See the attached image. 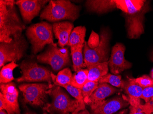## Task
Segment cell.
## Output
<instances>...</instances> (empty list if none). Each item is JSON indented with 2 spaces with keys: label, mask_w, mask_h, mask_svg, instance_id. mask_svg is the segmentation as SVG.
<instances>
[{
  "label": "cell",
  "mask_w": 153,
  "mask_h": 114,
  "mask_svg": "<svg viewBox=\"0 0 153 114\" xmlns=\"http://www.w3.org/2000/svg\"><path fill=\"white\" fill-rule=\"evenodd\" d=\"M13 0L0 1V42L10 43L22 35L25 26L20 19Z\"/></svg>",
  "instance_id": "6da1fadb"
},
{
  "label": "cell",
  "mask_w": 153,
  "mask_h": 114,
  "mask_svg": "<svg viewBox=\"0 0 153 114\" xmlns=\"http://www.w3.org/2000/svg\"><path fill=\"white\" fill-rule=\"evenodd\" d=\"M80 8L70 1H50L40 14V18L55 22L71 20L74 21L79 18Z\"/></svg>",
  "instance_id": "7a4b0ae2"
},
{
  "label": "cell",
  "mask_w": 153,
  "mask_h": 114,
  "mask_svg": "<svg viewBox=\"0 0 153 114\" xmlns=\"http://www.w3.org/2000/svg\"><path fill=\"white\" fill-rule=\"evenodd\" d=\"M52 31V26L46 22L32 25L27 28L26 36L31 44L33 54H37L47 44L57 46L53 41Z\"/></svg>",
  "instance_id": "3957f363"
},
{
  "label": "cell",
  "mask_w": 153,
  "mask_h": 114,
  "mask_svg": "<svg viewBox=\"0 0 153 114\" xmlns=\"http://www.w3.org/2000/svg\"><path fill=\"white\" fill-rule=\"evenodd\" d=\"M48 94L51 96L52 101L43 108L45 111L56 112L60 114H72L79 106L78 101L72 99L60 86L54 85L48 90Z\"/></svg>",
  "instance_id": "277c9868"
},
{
  "label": "cell",
  "mask_w": 153,
  "mask_h": 114,
  "mask_svg": "<svg viewBox=\"0 0 153 114\" xmlns=\"http://www.w3.org/2000/svg\"><path fill=\"white\" fill-rule=\"evenodd\" d=\"M27 43L23 35L13 38L8 43H0V67L2 68L8 62H16L24 56Z\"/></svg>",
  "instance_id": "5b68a950"
},
{
  "label": "cell",
  "mask_w": 153,
  "mask_h": 114,
  "mask_svg": "<svg viewBox=\"0 0 153 114\" xmlns=\"http://www.w3.org/2000/svg\"><path fill=\"white\" fill-rule=\"evenodd\" d=\"M109 41L110 34L107 31L103 30L100 34V44L96 48H90L87 42H85L83 54L86 67L90 65L108 61Z\"/></svg>",
  "instance_id": "8992f818"
},
{
  "label": "cell",
  "mask_w": 153,
  "mask_h": 114,
  "mask_svg": "<svg viewBox=\"0 0 153 114\" xmlns=\"http://www.w3.org/2000/svg\"><path fill=\"white\" fill-rule=\"evenodd\" d=\"M22 75L17 78L16 82H34L46 81L50 85L52 84L51 72L47 68L30 60H25L21 63Z\"/></svg>",
  "instance_id": "52a82bcc"
},
{
  "label": "cell",
  "mask_w": 153,
  "mask_h": 114,
  "mask_svg": "<svg viewBox=\"0 0 153 114\" xmlns=\"http://www.w3.org/2000/svg\"><path fill=\"white\" fill-rule=\"evenodd\" d=\"M55 85L48 84H23L19 89L23 93L24 102L35 106L44 107L46 106V98L48 90Z\"/></svg>",
  "instance_id": "ba28073f"
},
{
  "label": "cell",
  "mask_w": 153,
  "mask_h": 114,
  "mask_svg": "<svg viewBox=\"0 0 153 114\" xmlns=\"http://www.w3.org/2000/svg\"><path fill=\"white\" fill-rule=\"evenodd\" d=\"M37 59L39 62L50 65L55 71L63 68L70 61L67 48H59L51 45L48 46L44 53L38 55Z\"/></svg>",
  "instance_id": "9c48e42d"
},
{
  "label": "cell",
  "mask_w": 153,
  "mask_h": 114,
  "mask_svg": "<svg viewBox=\"0 0 153 114\" xmlns=\"http://www.w3.org/2000/svg\"><path fill=\"white\" fill-rule=\"evenodd\" d=\"M125 47L121 43L115 44L112 49L109 62L110 71L115 75L131 68V63L125 59Z\"/></svg>",
  "instance_id": "30bf717a"
},
{
  "label": "cell",
  "mask_w": 153,
  "mask_h": 114,
  "mask_svg": "<svg viewBox=\"0 0 153 114\" xmlns=\"http://www.w3.org/2000/svg\"><path fill=\"white\" fill-rule=\"evenodd\" d=\"M45 0H19L16 4L19 7L25 23H30L36 17L45 5L49 2Z\"/></svg>",
  "instance_id": "8fae6325"
},
{
  "label": "cell",
  "mask_w": 153,
  "mask_h": 114,
  "mask_svg": "<svg viewBox=\"0 0 153 114\" xmlns=\"http://www.w3.org/2000/svg\"><path fill=\"white\" fill-rule=\"evenodd\" d=\"M129 104L128 99L123 97L113 98L105 101L94 110H92L93 114H113L117 111L126 107Z\"/></svg>",
  "instance_id": "7c38bea8"
},
{
  "label": "cell",
  "mask_w": 153,
  "mask_h": 114,
  "mask_svg": "<svg viewBox=\"0 0 153 114\" xmlns=\"http://www.w3.org/2000/svg\"><path fill=\"white\" fill-rule=\"evenodd\" d=\"M118 91L115 87L107 83H99L98 87L93 93L87 104L90 106L91 111L94 110L105 101L106 98Z\"/></svg>",
  "instance_id": "4fadbf2b"
},
{
  "label": "cell",
  "mask_w": 153,
  "mask_h": 114,
  "mask_svg": "<svg viewBox=\"0 0 153 114\" xmlns=\"http://www.w3.org/2000/svg\"><path fill=\"white\" fill-rule=\"evenodd\" d=\"M1 92L14 114H20L18 102L19 93L14 83L1 84Z\"/></svg>",
  "instance_id": "5bb4252c"
},
{
  "label": "cell",
  "mask_w": 153,
  "mask_h": 114,
  "mask_svg": "<svg viewBox=\"0 0 153 114\" xmlns=\"http://www.w3.org/2000/svg\"><path fill=\"white\" fill-rule=\"evenodd\" d=\"M144 13L142 9L136 13L128 15L127 24L128 36L130 38H137L144 32L143 26Z\"/></svg>",
  "instance_id": "9a60e30c"
},
{
  "label": "cell",
  "mask_w": 153,
  "mask_h": 114,
  "mask_svg": "<svg viewBox=\"0 0 153 114\" xmlns=\"http://www.w3.org/2000/svg\"><path fill=\"white\" fill-rule=\"evenodd\" d=\"M128 80L124 81L122 88L128 95V101L131 106L137 108L141 104L140 99L143 88L134 82L133 79L128 77Z\"/></svg>",
  "instance_id": "2e32d148"
},
{
  "label": "cell",
  "mask_w": 153,
  "mask_h": 114,
  "mask_svg": "<svg viewBox=\"0 0 153 114\" xmlns=\"http://www.w3.org/2000/svg\"><path fill=\"white\" fill-rule=\"evenodd\" d=\"M52 27L55 37L58 40V45L60 48H64L68 43L74 25L69 22H60L53 24Z\"/></svg>",
  "instance_id": "e0dca14e"
},
{
  "label": "cell",
  "mask_w": 153,
  "mask_h": 114,
  "mask_svg": "<svg viewBox=\"0 0 153 114\" xmlns=\"http://www.w3.org/2000/svg\"><path fill=\"white\" fill-rule=\"evenodd\" d=\"M116 7L128 15L140 12L143 8L145 1L142 0H115Z\"/></svg>",
  "instance_id": "ac0fdd59"
},
{
  "label": "cell",
  "mask_w": 153,
  "mask_h": 114,
  "mask_svg": "<svg viewBox=\"0 0 153 114\" xmlns=\"http://www.w3.org/2000/svg\"><path fill=\"white\" fill-rule=\"evenodd\" d=\"M85 6L89 12L98 13H106L116 7L115 0H88Z\"/></svg>",
  "instance_id": "d6986e66"
},
{
  "label": "cell",
  "mask_w": 153,
  "mask_h": 114,
  "mask_svg": "<svg viewBox=\"0 0 153 114\" xmlns=\"http://www.w3.org/2000/svg\"><path fill=\"white\" fill-rule=\"evenodd\" d=\"M88 70V81L99 82L101 78L108 73L109 62L98 63L87 67Z\"/></svg>",
  "instance_id": "ffe728a7"
},
{
  "label": "cell",
  "mask_w": 153,
  "mask_h": 114,
  "mask_svg": "<svg viewBox=\"0 0 153 114\" xmlns=\"http://www.w3.org/2000/svg\"><path fill=\"white\" fill-rule=\"evenodd\" d=\"M86 32L85 26H78L74 28L69 37L68 45L72 47L85 45Z\"/></svg>",
  "instance_id": "44dd1931"
},
{
  "label": "cell",
  "mask_w": 153,
  "mask_h": 114,
  "mask_svg": "<svg viewBox=\"0 0 153 114\" xmlns=\"http://www.w3.org/2000/svg\"><path fill=\"white\" fill-rule=\"evenodd\" d=\"M84 45L71 47V56L73 62V68L76 72L86 67L84 61L82 49Z\"/></svg>",
  "instance_id": "7402d4cb"
},
{
  "label": "cell",
  "mask_w": 153,
  "mask_h": 114,
  "mask_svg": "<svg viewBox=\"0 0 153 114\" xmlns=\"http://www.w3.org/2000/svg\"><path fill=\"white\" fill-rule=\"evenodd\" d=\"M51 76L54 85L62 87L70 85L73 74L69 68H65L60 71L57 75H54L51 72Z\"/></svg>",
  "instance_id": "603a6c76"
},
{
  "label": "cell",
  "mask_w": 153,
  "mask_h": 114,
  "mask_svg": "<svg viewBox=\"0 0 153 114\" xmlns=\"http://www.w3.org/2000/svg\"><path fill=\"white\" fill-rule=\"evenodd\" d=\"M15 62H12L4 65L1 68L0 72V83L1 84H6L11 83L14 80L13 72L14 69L18 67Z\"/></svg>",
  "instance_id": "cb8c5ba5"
},
{
  "label": "cell",
  "mask_w": 153,
  "mask_h": 114,
  "mask_svg": "<svg viewBox=\"0 0 153 114\" xmlns=\"http://www.w3.org/2000/svg\"><path fill=\"white\" fill-rule=\"evenodd\" d=\"M88 70L87 69H79L73 75L70 85L78 89H82L85 84L88 82Z\"/></svg>",
  "instance_id": "d4e9b609"
},
{
  "label": "cell",
  "mask_w": 153,
  "mask_h": 114,
  "mask_svg": "<svg viewBox=\"0 0 153 114\" xmlns=\"http://www.w3.org/2000/svg\"><path fill=\"white\" fill-rule=\"evenodd\" d=\"M62 87L65 88L66 90L79 102V108L72 114H76L81 110L85 109V103L84 101L83 96H82L81 89L76 88L71 85H67L63 86Z\"/></svg>",
  "instance_id": "484cf974"
},
{
  "label": "cell",
  "mask_w": 153,
  "mask_h": 114,
  "mask_svg": "<svg viewBox=\"0 0 153 114\" xmlns=\"http://www.w3.org/2000/svg\"><path fill=\"white\" fill-rule=\"evenodd\" d=\"M99 83H108L111 86L122 88L123 85L124 81L122 80L121 75L107 74L100 79Z\"/></svg>",
  "instance_id": "4316f807"
},
{
  "label": "cell",
  "mask_w": 153,
  "mask_h": 114,
  "mask_svg": "<svg viewBox=\"0 0 153 114\" xmlns=\"http://www.w3.org/2000/svg\"><path fill=\"white\" fill-rule=\"evenodd\" d=\"M99 84V82L88 81L81 89L83 99L85 104H87L89 101V98L93 93L98 87Z\"/></svg>",
  "instance_id": "83f0119b"
},
{
  "label": "cell",
  "mask_w": 153,
  "mask_h": 114,
  "mask_svg": "<svg viewBox=\"0 0 153 114\" xmlns=\"http://www.w3.org/2000/svg\"><path fill=\"white\" fill-rule=\"evenodd\" d=\"M134 81L138 84L142 88L153 86V79L147 75H143L142 77L133 79Z\"/></svg>",
  "instance_id": "f1b7e54d"
},
{
  "label": "cell",
  "mask_w": 153,
  "mask_h": 114,
  "mask_svg": "<svg viewBox=\"0 0 153 114\" xmlns=\"http://www.w3.org/2000/svg\"><path fill=\"white\" fill-rule=\"evenodd\" d=\"M137 108L145 114H151L153 113V97L149 101L145 103L144 104H140Z\"/></svg>",
  "instance_id": "f546056e"
},
{
  "label": "cell",
  "mask_w": 153,
  "mask_h": 114,
  "mask_svg": "<svg viewBox=\"0 0 153 114\" xmlns=\"http://www.w3.org/2000/svg\"><path fill=\"white\" fill-rule=\"evenodd\" d=\"M100 43V39L99 35L94 32H92L89 40L87 42L88 46L91 49H94L98 46Z\"/></svg>",
  "instance_id": "4dcf8cb0"
},
{
  "label": "cell",
  "mask_w": 153,
  "mask_h": 114,
  "mask_svg": "<svg viewBox=\"0 0 153 114\" xmlns=\"http://www.w3.org/2000/svg\"><path fill=\"white\" fill-rule=\"evenodd\" d=\"M153 97V86L143 88L141 99H143L145 103L149 101Z\"/></svg>",
  "instance_id": "1f68e13d"
},
{
  "label": "cell",
  "mask_w": 153,
  "mask_h": 114,
  "mask_svg": "<svg viewBox=\"0 0 153 114\" xmlns=\"http://www.w3.org/2000/svg\"><path fill=\"white\" fill-rule=\"evenodd\" d=\"M4 110L8 114H14L8 104L7 103L3 95L0 93V110Z\"/></svg>",
  "instance_id": "d6a6232c"
},
{
  "label": "cell",
  "mask_w": 153,
  "mask_h": 114,
  "mask_svg": "<svg viewBox=\"0 0 153 114\" xmlns=\"http://www.w3.org/2000/svg\"><path fill=\"white\" fill-rule=\"evenodd\" d=\"M129 109L130 113L129 114H145L137 108L134 107L131 105L130 106Z\"/></svg>",
  "instance_id": "836d02e7"
},
{
  "label": "cell",
  "mask_w": 153,
  "mask_h": 114,
  "mask_svg": "<svg viewBox=\"0 0 153 114\" xmlns=\"http://www.w3.org/2000/svg\"><path fill=\"white\" fill-rule=\"evenodd\" d=\"M76 114H93L92 113H89V111L85 109L83 110H81L80 112H78Z\"/></svg>",
  "instance_id": "e575fe53"
},
{
  "label": "cell",
  "mask_w": 153,
  "mask_h": 114,
  "mask_svg": "<svg viewBox=\"0 0 153 114\" xmlns=\"http://www.w3.org/2000/svg\"><path fill=\"white\" fill-rule=\"evenodd\" d=\"M128 111V109L123 110H122V111H120V112L117 113V114H127Z\"/></svg>",
  "instance_id": "d590c367"
},
{
  "label": "cell",
  "mask_w": 153,
  "mask_h": 114,
  "mask_svg": "<svg viewBox=\"0 0 153 114\" xmlns=\"http://www.w3.org/2000/svg\"><path fill=\"white\" fill-rule=\"evenodd\" d=\"M24 114H35V113H33V112H31V111H29V110H27V111H26L25 112V113H24ZM43 114H48V113H47V112H45V111L44 112Z\"/></svg>",
  "instance_id": "8d00e7d4"
},
{
  "label": "cell",
  "mask_w": 153,
  "mask_h": 114,
  "mask_svg": "<svg viewBox=\"0 0 153 114\" xmlns=\"http://www.w3.org/2000/svg\"><path fill=\"white\" fill-rule=\"evenodd\" d=\"M0 114H8L6 111L4 110H0Z\"/></svg>",
  "instance_id": "74e56055"
},
{
  "label": "cell",
  "mask_w": 153,
  "mask_h": 114,
  "mask_svg": "<svg viewBox=\"0 0 153 114\" xmlns=\"http://www.w3.org/2000/svg\"><path fill=\"white\" fill-rule=\"evenodd\" d=\"M151 77H152V79H153V69L152 70V72H151Z\"/></svg>",
  "instance_id": "f35d334b"
},
{
  "label": "cell",
  "mask_w": 153,
  "mask_h": 114,
  "mask_svg": "<svg viewBox=\"0 0 153 114\" xmlns=\"http://www.w3.org/2000/svg\"><path fill=\"white\" fill-rule=\"evenodd\" d=\"M151 60H152V61H153V52L152 54V55H151Z\"/></svg>",
  "instance_id": "ab89813d"
},
{
  "label": "cell",
  "mask_w": 153,
  "mask_h": 114,
  "mask_svg": "<svg viewBox=\"0 0 153 114\" xmlns=\"http://www.w3.org/2000/svg\"><path fill=\"white\" fill-rule=\"evenodd\" d=\"M153 114V113H152V114Z\"/></svg>",
  "instance_id": "60d3db41"
}]
</instances>
